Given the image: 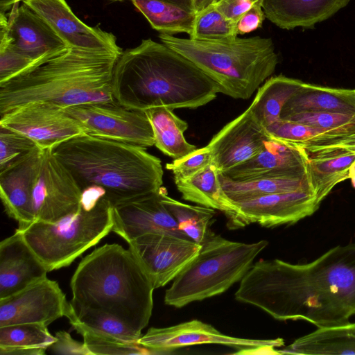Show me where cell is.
Returning <instances> with one entry per match:
<instances>
[{
	"mask_svg": "<svg viewBox=\"0 0 355 355\" xmlns=\"http://www.w3.org/2000/svg\"><path fill=\"white\" fill-rule=\"evenodd\" d=\"M268 245L266 240L232 241L211 231L197 256L166 291L164 303L182 308L223 293L242 279Z\"/></svg>",
	"mask_w": 355,
	"mask_h": 355,
	"instance_id": "52a82bcc",
	"label": "cell"
},
{
	"mask_svg": "<svg viewBox=\"0 0 355 355\" xmlns=\"http://www.w3.org/2000/svg\"><path fill=\"white\" fill-rule=\"evenodd\" d=\"M37 61L8 46H0V83L30 68Z\"/></svg>",
	"mask_w": 355,
	"mask_h": 355,
	"instance_id": "60d3db41",
	"label": "cell"
},
{
	"mask_svg": "<svg viewBox=\"0 0 355 355\" xmlns=\"http://www.w3.org/2000/svg\"><path fill=\"white\" fill-rule=\"evenodd\" d=\"M277 350L279 354H355V323L318 327Z\"/></svg>",
	"mask_w": 355,
	"mask_h": 355,
	"instance_id": "484cf974",
	"label": "cell"
},
{
	"mask_svg": "<svg viewBox=\"0 0 355 355\" xmlns=\"http://www.w3.org/2000/svg\"><path fill=\"white\" fill-rule=\"evenodd\" d=\"M71 306V313L68 318L70 324L78 323L95 333L126 342L137 343L141 336V333L107 313L87 307Z\"/></svg>",
	"mask_w": 355,
	"mask_h": 355,
	"instance_id": "d6a6232c",
	"label": "cell"
},
{
	"mask_svg": "<svg viewBox=\"0 0 355 355\" xmlns=\"http://www.w3.org/2000/svg\"><path fill=\"white\" fill-rule=\"evenodd\" d=\"M317 112L355 114V89L331 88L304 83L283 107L281 119Z\"/></svg>",
	"mask_w": 355,
	"mask_h": 355,
	"instance_id": "d4e9b609",
	"label": "cell"
},
{
	"mask_svg": "<svg viewBox=\"0 0 355 355\" xmlns=\"http://www.w3.org/2000/svg\"><path fill=\"white\" fill-rule=\"evenodd\" d=\"M234 295L279 320L318 327L349 322L355 314V244L335 246L307 263L260 260Z\"/></svg>",
	"mask_w": 355,
	"mask_h": 355,
	"instance_id": "6da1fadb",
	"label": "cell"
},
{
	"mask_svg": "<svg viewBox=\"0 0 355 355\" xmlns=\"http://www.w3.org/2000/svg\"><path fill=\"white\" fill-rule=\"evenodd\" d=\"M270 138L249 106L216 134L207 146L213 164L223 173L257 155Z\"/></svg>",
	"mask_w": 355,
	"mask_h": 355,
	"instance_id": "2e32d148",
	"label": "cell"
},
{
	"mask_svg": "<svg viewBox=\"0 0 355 355\" xmlns=\"http://www.w3.org/2000/svg\"><path fill=\"white\" fill-rule=\"evenodd\" d=\"M83 337L84 343L92 355H144L150 351L138 343L123 341L95 333L78 323L71 324Z\"/></svg>",
	"mask_w": 355,
	"mask_h": 355,
	"instance_id": "d590c367",
	"label": "cell"
},
{
	"mask_svg": "<svg viewBox=\"0 0 355 355\" xmlns=\"http://www.w3.org/2000/svg\"><path fill=\"white\" fill-rule=\"evenodd\" d=\"M112 209L102 198L92 208L80 204L77 211L55 223L33 220L17 230L50 272L69 266L112 231Z\"/></svg>",
	"mask_w": 355,
	"mask_h": 355,
	"instance_id": "ba28073f",
	"label": "cell"
},
{
	"mask_svg": "<svg viewBox=\"0 0 355 355\" xmlns=\"http://www.w3.org/2000/svg\"><path fill=\"white\" fill-rule=\"evenodd\" d=\"M235 204L248 225L258 223L265 227L295 223L311 216L320 205L312 191L272 193Z\"/></svg>",
	"mask_w": 355,
	"mask_h": 355,
	"instance_id": "d6986e66",
	"label": "cell"
},
{
	"mask_svg": "<svg viewBox=\"0 0 355 355\" xmlns=\"http://www.w3.org/2000/svg\"><path fill=\"white\" fill-rule=\"evenodd\" d=\"M15 3L8 12H0V46H8L37 62L69 48L41 17L24 3Z\"/></svg>",
	"mask_w": 355,
	"mask_h": 355,
	"instance_id": "4fadbf2b",
	"label": "cell"
},
{
	"mask_svg": "<svg viewBox=\"0 0 355 355\" xmlns=\"http://www.w3.org/2000/svg\"><path fill=\"white\" fill-rule=\"evenodd\" d=\"M112 94L126 107L196 109L219 93L217 84L189 59L150 38L123 51L114 66Z\"/></svg>",
	"mask_w": 355,
	"mask_h": 355,
	"instance_id": "7a4b0ae2",
	"label": "cell"
},
{
	"mask_svg": "<svg viewBox=\"0 0 355 355\" xmlns=\"http://www.w3.org/2000/svg\"><path fill=\"white\" fill-rule=\"evenodd\" d=\"M162 200L176 220L179 229L190 239L201 244L210 233L216 211L202 205H190L172 198L162 187Z\"/></svg>",
	"mask_w": 355,
	"mask_h": 355,
	"instance_id": "4dcf8cb0",
	"label": "cell"
},
{
	"mask_svg": "<svg viewBox=\"0 0 355 355\" xmlns=\"http://www.w3.org/2000/svg\"><path fill=\"white\" fill-rule=\"evenodd\" d=\"M137 343L148 349L151 354L202 344L223 345L236 347L239 350L261 346L278 348L284 345V340L281 338L263 340L227 336L211 324L198 320H192L167 327H151L139 338Z\"/></svg>",
	"mask_w": 355,
	"mask_h": 355,
	"instance_id": "9a60e30c",
	"label": "cell"
},
{
	"mask_svg": "<svg viewBox=\"0 0 355 355\" xmlns=\"http://www.w3.org/2000/svg\"><path fill=\"white\" fill-rule=\"evenodd\" d=\"M282 119L322 128L331 132V134L355 131V114L328 112H302Z\"/></svg>",
	"mask_w": 355,
	"mask_h": 355,
	"instance_id": "8d00e7d4",
	"label": "cell"
},
{
	"mask_svg": "<svg viewBox=\"0 0 355 355\" xmlns=\"http://www.w3.org/2000/svg\"><path fill=\"white\" fill-rule=\"evenodd\" d=\"M15 3L16 0H0V8L2 10H8Z\"/></svg>",
	"mask_w": 355,
	"mask_h": 355,
	"instance_id": "c3c4849f",
	"label": "cell"
},
{
	"mask_svg": "<svg viewBox=\"0 0 355 355\" xmlns=\"http://www.w3.org/2000/svg\"><path fill=\"white\" fill-rule=\"evenodd\" d=\"M219 0H195V6L196 11H200L206 7L215 4Z\"/></svg>",
	"mask_w": 355,
	"mask_h": 355,
	"instance_id": "7dc6e473",
	"label": "cell"
},
{
	"mask_svg": "<svg viewBox=\"0 0 355 355\" xmlns=\"http://www.w3.org/2000/svg\"><path fill=\"white\" fill-rule=\"evenodd\" d=\"M355 161V153L309 158L308 171L318 201L321 204L333 188L349 179V167Z\"/></svg>",
	"mask_w": 355,
	"mask_h": 355,
	"instance_id": "1f68e13d",
	"label": "cell"
},
{
	"mask_svg": "<svg viewBox=\"0 0 355 355\" xmlns=\"http://www.w3.org/2000/svg\"><path fill=\"white\" fill-rule=\"evenodd\" d=\"M167 1L191 11H196L195 0H161Z\"/></svg>",
	"mask_w": 355,
	"mask_h": 355,
	"instance_id": "bcb514c9",
	"label": "cell"
},
{
	"mask_svg": "<svg viewBox=\"0 0 355 355\" xmlns=\"http://www.w3.org/2000/svg\"><path fill=\"white\" fill-rule=\"evenodd\" d=\"M350 0H264L266 17L280 28H312L345 7Z\"/></svg>",
	"mask_w": 355,
	"mask_h": 355,
	"instance_id": "cb8c5ba5",
	"label": "cell"
},
{
	"mask_svg": "<svg viewBox=\"0 0 355 355\" xmlns=\"http://www.w3.org/2000/svg\"><path fill=\"white\" fill-rule=\"evenodd\" d=\"M128 244L155 289L173 280L202 247L189 238L169 232L146 234Z\"/></svg>",
	"mask_w": 355,
	"mask_h": 355,
	"instance_id": "8fae6325",
	"label": "cell"
},
{
	"mask_svg": "<svg viewBox=\"0 0 355 355\" xmlns=\"http://www.w3.org/2000/svg\"><path fill=\"white\" fill-rule=\"evenodd\" d=\"M213 163L212 155L208 147L196 149L190 154L166 164L171 171L174 182L190 178L199 171Z\"/></svg>",
	"mask_w": 355,
	"mask_h": 355,
	"instance_id": "ab89813d",
	"label": "cell"
},
{
	"mask_svg": "<svg viewBox=\"0 0 355 355\" xmlns=\"http://www.w3.org/2000/svg\"><path fill=\"white\" fill-rule=\"evenodd\" d=\"M37 148L40 147L28 137L0 128V171L15 164Z\"/></svg>",
	"mask_w": 355,
	"mask_h": 355,
	"instance_id": "74e56055",
	"label": "cell"
},
{
	"mask_svg": "<svg viewBox=\"0 0 355 355\" xmlns=\"http://www.w3.org/2000/svg\"><path fill=\"white\" fill-rule=\"evenodd\" d=\"M151 27L160 33H192L197 12L161 0H131Z\"/></svg>",
	"mask_w": 355,
	"mask_h": 355,
	"instance_id": "f546056e",
	"label": "cell"
},
{
	"mask_svg": "<svg viewBox=\"0 0 355 355\" xmlns=\"http://www.w3.org/2000/svg\"><path fill=\"white\" fill-rule=\"evenodd\" d=\"M0 128L21 133L42 148H51L85 134L81 125L64 108L49 102L25 103L0 116Z\"/></svg>",
	"mask_w": 355,
	"mask_h": 355,
	"instance_id": "7c38bea8",
	"label": "cell"
},
{
	"mask_svg": "<svg viewBox=\"0 0 355 355\" xmlns=\"http://www.w3.org/2000/svg\"><path fill=\"white\" fill-rule=\"evenodd\" d=\"M309 157L303 148L271 137L257 155L222 174L236 181L263 177L301 176L309 173Z\"/></svg>",
	"mask_w": 355,
	"mask_h": 355,
	"instance_id": "ffe728a7",
	"label": "cell"
},
{
	"mask_svg": "<svg viewBox=\"0 0 355 355\" xmlns=\"http://www.w3.org/2000/svg\"><path fill=\"white\" fill-rule=\"evenodd\" d=\"M219 177L225 193L234 202L277 193L314 192L309 173L301 176L263 177L245 181L233 180L220 173Z\"/></svg>",
	"mask_w": 355,
	"mask_h": 355,
	"instance_id": "4316f807",
	"label": "cell"
},
{
	"mask_svg": "<svg viewBox=\"0 0 355 355\" xmlns=\"http://www.w3.org/2000/svg\"><path fill=\"white\" fill-rule=\"evenodd\" d=\"M348 177H349V179L351 180L353 187L355 188V161L352 163V164L349 167Z\"/></svg>",
	"mask_w": 355,
	"mask_h": 355,
	"instance_id": "681fc988",
	"label": "cell"
},
{
	"mask_svg": "<svg viewBox=\"0 0 355 355\" xmlns=\"http://www.w3.org/2000/svg\"><path fill=\"white\" fill-rule=\"evenodd\" d=\"M112 214V232L128 243L141 235L155 232H169L189 238L179 229L163 203L160 189L113 206Z\"/></svg>",
	"mask_w": 355,
	"mask_h": 355,
	"instance_id": "e0dca14e",
	"label": "cell"
},
{
	"mask_svg": "<svg viewBox=\"0 0 355 355\" xmlns=\"http://www.w3.org/2000/svg\"><path fill=\"white\" fill-rule=\"evenodd\" d=\"M42 149L37 148L21 159L0 171V197L7 215L19 226L34 220L32 194Z\"/></svg>",
	"mask_w": 355,
	"mask_h": 355,
	"instance_id": "7402d4cb",
	"label": "cell"
},
{
	"mask_svg": "<svg viewBox=\"0 0 355 355\" xmlns=\"http://www.w3.org/2000/svg\"><path fill=\"white\" fill-rule=\"evenodd\" d=\"M44 264L17 229L0 243V299L46 277Z\"/></svg>",
	"mask_w": 355,
	"mask_h": 355,
	"instance_id": "44dd1931",
	"label": "cell"
},
{
	"mask_svg": "<svg viewBox=\"0 0 355 355\" xmlns=\"http://www.w3.org/2000/svg\"><path fill=\"white\" fill-rule=\"evenodd\" d=\"M145 112L153 128L155 146L164 154L178 159L197 149L184 137L187 122L177 116L173 110L158 107Z\"/></svg>",
	"mask_w": 355,
	"mask_h": 355,
	"instance_id": "83f0119b",
	"label": "cell"
},
{
	"mask_svg": "<svg viewBox=\"0 0 355 355\" xmlns=\"http://www.w3.org/2000/svg\"><path fill=\"white\" fill-rule=\"evenodd\" d=\"M82 190L51 148L42 149L32 194L34 220L55 223L77 211Z\"/></svg>",
	"mask_w": 355,
	"mask_h": 355,
	"instance_id": "30bf717a",
	"label": "cell"
},
{
	"mask_svg": "<svg viewBox=\"0 0 355 355\" xmlns=\"http://www.w3.org/2000/svg\"><path fill=\"white\" fill-rule=\"evenodd\" d=\"M47 349L46 347H0V355H44Z\"/></svg>",
	"mask_w": 355,
	"mask_h": 355,
	"instance_id": "f6af8a7d",
	"label": "cell"
},
{
	"mask_svg": "<svg viewBox=\"0 0 355 355\" xmlns=\"http://www.w3.org/2000/svg\"><path fill=\"white\" fill-rule=\"evenodd\" d=\"M23 0H16V2L18 3V2H21Z\"/></svg>",
	"mask_w": 355,
	"mask_h": 355,
	"instance_id": "f907efd6",
	"label": "cell"
},
{
	"mask_svg": "<svg viewBox=\"0 0 355 355\" xmlns=\"http://www.w3.org/2000/svg\"><path fill=\"white\" fill-rule=\"evenodd\" d=\"M264 0H219L214 4L225 17L237 24L242 15L257 5L263 6Z\"/></svg>",
	"mask_w": 355,
	"mask_h": 355,
	"instance_id": "b9f144b4",
	"label": "cell"
},
{
	"mask_svg": "<svg viewBox=\"0 0 355 355\" xmlns=\"http://www.w3.org/2000/svg\"><path fill=\"white\" fill-rule=\"evenodd\" d=\"M55 341L47 326L22 323L0 327L1 348L46 347Z\"/></svg>",
	"mask_w": 355,
	"mask_h": 355,
	"instance_id": "e575fe53",
	"label": "cell"
},
{
	"mask_svg": "<svg viewBox=\"0 0 355 355\" xmlns=\"http://www.w3.org/2000/svg\"><path fill=\"white\" fill-rule=\"evenodd\" d=\"M22 2L41 17L69 47L123 52L112 33L85 24L74 15L65 0Z\"/></svg>",
	"mask_w": 355,
	"mask_h": 355,
	"instance_id": "ac0fdd59",
	"label": "cell"
},
{
	"mask_svg": "<svg viewBox=\"0 0 355 355\" xmlns=\"http://www.w3.org/2000/svg\"><path fill=\"white\" fill-rule=\"evenodd\" d=\"M266 18L263 6L257 5L244 13L236 24L238 35L249 33L262 26Z\"/></svg>",
	"mask_w": 355,
	"mask_h": 355,
	"instance_id": "ee69618b",
	"label": "cell"
},
{
	"mask_svg": "<svg viewBox=\"0 0 355 355\" xmlns=\"http://www.w3.org/2000/svg\"><path fill=\"white\" fill-rule=\"evenodd\" d=\"M70 287L73 306L107 313L140 333L149 322L155 288L130 249L96 248L80 261Z\"/></svg>",
	"mask_w": 355,
	"mask_h": 355,
	"instance_id": "5b68a950",
	"label": "cell"
},
{
	"mask_svg": "<svg viewBox=\"0 0 355 355\" xmlns=\"http://www.w3.org/2000/svg\"><path fill=\"white\" fill-rule=\"evenodd\" d=\"M121 53L69 47L59 55L35 63L0 83V116L34 101L52 103L63 108L116 101L112 76Z\"/></svg>",
	"mask_w": 355,
	"mask_h": 355,
	"instance_id": "3957f363",
	"label": "cell"
},
{
	"mask_svg": "<svg viewBox=\"0 0 355 355\" xmlns=\"http://www.w3.org/2000/svg\"><path fill=\"white\" fill-rule=\"evenodd\" d=\"M219 174L211 163L190 178L175 183L184 200L220 211L231 230L244 227L248 224L239 207L225 193Z\"/></svg>",
	"mask_w": 355,
	"mask_h": 355,
	"instance_id": "603a6c76",
	"label": "cell"
},
{
	"mask_svg": "<svg viewBox=\"0 0 355 355\" xmlns=\"http://www.w3.org/2000/svg\"><path fill=\"white\" fill-rule=\"evenodd\" d=\"M236 23L225 17L214 4L197 12L189 38L201 41H228L238 37Z\"/></svg>",
	"mask_w": 355,
	"mask_h": 355,
	"instance_id": "836d02e7",
	"label": "cell"
},
{
	"mask_svg": "<svg viewBox=\"0 0 355 355\" xmlns=\"http://www.w3.org/2000/svg\"><path fill=\"white\" fill-rule=\"evenodd\" d=\"M112 1H123V0H112Z\"/></svg>",
	"mask_w": 355,
	"mask_h": 355,
	"instance_id": "816d5d0a",
	"label": "cell"
},
{
	"mask_svg": "<svg viewBox=\"0 0 355 355\" xmlns=\"http://www.w3.org/2000/svg\"><path fill=\"white\" fill-rule=\"evenodd\" d=\"M303 84L300 80L282 75L268 78L257 89L250 105L257 120L266 128L281 119L283 107Z\"/></svg>",
	"mask_w": 355,
	"mask_h": 355,
	"instance_id": "f1b7e54d",
	"label": "cell"
},
{
	"mask_svg": "<svg viewBox=\"0 0 355 355\" xmlns=\"http://www.w3.org/2000/svg\"><path fill=\"white\" fill-rule=\"evenodd\" d=\"M86 134L144 148L155 145L152 125L145 111L116 101L86 103L64 108Z\"/></svg>",
	"mask_w": 355,
	"mask_h": 355,
	"instance_id": "9c48e42d",
	"label": "cell"
},
{
	"mask_svg": "<svg viewBox=\"0 0 355 355\" xmlns=\"http://www.w3.org/2000/svg\"><path fill=\"white\" fill-rule=\"evenodd\" d=\"M55 341L49 348L55 354L69 355H92L85 343L74 340L69 333L59 331Z\"/></svg>",
	"mask_w": 355,
	"mask_h": 355,
	"instance_id": "7bdbcfd3",
	"label": "cell"
},
{
	"mask_svg": "<svg viewBox=\"0 0 355 355\" xmlns=\"http://www.w3.org/2000/svg\"><path fill=\"white\" fill-rule=\"evenodd\" d=\"M266 129L272 138L296 144L332 133L322 128L282 119Z\"/></svg>",
	"mask_w": 355,
	"mask_h": 355,
	"instance_id": "f35d334b",
	"label": "cell"
},
{
	"mask_svg": "<svg viewBox=\"0 0 355 355\" xmlns=\"http://www.w3.org/2000/svg\"><path fill=\"white\" fill-rule=\"evenodd\" d=\"M51 151L81 190L103 189L112 206L162 187V162L144 147L85 133L58 144Z\"/></svg>",
	"mask_w": 355,
	"mask_h": 355,
	"instance_id": "277c9868",
	"label": "cell"
},
{
	"mask_svg": "<svg viewBox=\"0 0 355 355\" xmlns=\"http://www.w3.org/2000/svg\"><path fill=\"white\" fill-rule=\"evenodd\" d=\"M71 313L70 302L56 281L46 277L0 299V327L40 323L48 326Z\"/></svg>",
	"mask_w": 355,
	"mask_h": 355,
	"instance_id": "5bb4252c",
	"label": "cell"
},
{
	"mask_svg": "<svg viewBox=\"0 0 355 355\" xmlns=\"http://www.w3.org/2000/svg\"><path fill=\"white\" fill-rule=\"evenodd\" d=\"M159 38L212 79L219 93L236 99L250 98L275 72L279 62L270 37L212 42L159 33Z\"/></svg>",
	"mask_w": 355,
	"mask_h": 355,
	"instance_id": "8992f818",
	"label": "cell"
}]
</instances>
